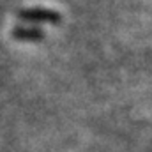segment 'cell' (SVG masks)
Segmentation results:
<instances>
[{"instance_id":"6da1fadb","label":"cell","mask_w":152,"mask_h":152,"mask_svg":"<svg viewBox=\"0 0 152 152\" xmlns=\"http://www.w3.org/2000/svg\"><path fill=\"white\" fill-rule=\"evenodd\" d=\"M16 16L23 21H42V23H53V25L60 21V14L50 9H20L16 11Z\"/></svg>"},{"instance_id":"7a4b0ae2","label":"cell","mask_w":152,"mask_h":152,"mask_svg":"<svg viewBox=\"0 0 152 152\" xmlns=\"http://www.w3.org/2000/svg\"><path fill=\"white\" fill-rule=\"evenodd\" d=\"M12 36L16 39H25V41H37V39L42 37V32L37 30V28H14Z\"/></svg>"}]
</instances>
